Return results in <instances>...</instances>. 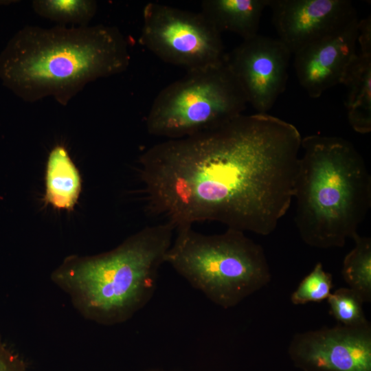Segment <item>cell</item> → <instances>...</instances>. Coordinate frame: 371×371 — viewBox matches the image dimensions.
<instances>
[{"mask_svg": "<svg viewBox=\"0 0 371 371\" xmlns=\"http://www.w3.org/2000/svg\"><path fill=\"white\" fill-rule=\"evenodd\" d=\"M302 139L257 113L152 146L139 158L147 210L175 229L214 221L269 235L293 199Z\"/></svg>", "mask_w": 371, "mask_h": 371, "instance_id": "obj_1", "label": "cell"}, {"mask_svg": "<svg viewBox=\"0 0 371 371\" xmlns=\"http://www.w3.org/2000/svg\"><path fill=\"white\" fill-rule=\"evenodd\" d=\"M130 61L116 27L26 25L0 53V80L25 102L51 97L67 106L87 84L124 72Z\"/></svg>", "mask_w": 371, "mask_h": 371, "instance_id": "obj_2", "label": "cell"}, {"mask_svg": "<svg viewBox=\"0 0 371 371\" xmlns=\"http://www.w3.org/2000/svg\"><path fill=\"white\" fill-rule=\"evenodd\" d=\"M301 148L293 196L297 231L311 247H341L371 207V176L361 155L342 137L308 135Z\"/></svg>", "mask_w": 371, "mask_h": 371, "instance_id": "obj_3", "label": "cell"}, {"mask_svg": "<svg viewBox=\"0 0 371 371\" xmlns=\"http://www.w3.org/2000/svg\"><path fill=\"white\" fill-rule=\"evenodd\" d=\"M175 229L168 222L146 226L115 249L63 271L60 280L97 319L126 320L153 297Z\"/></svg>", "mask_w": 371, "mask_h": 371, "instance_id": "obj_4", "label": "cell"}, {"mask_svg": "<svg viewBox=\"0 0 371 371\" xmlns=\"http://www.w3.org/2000/svg\"><path fill=\"white\" fill-rule=\"evenodd\" d=\"M176 229L165 262L216 304L234 307L270 282L263 248L244 232L205 235L192 225Z\"/></svg>", "mask_w": 371, "mask_h": 371, "instance_id": "obj_5", "label": "cell"}, {"mask_svg": "<svg viewBox=\"0 0 371 371\" xmlns=\"http://www.w3.org/2000/svg\"><path fill=\"white\" fill-rule=\"evenodd\" d=\"M247 103L240 85L225 60L188 71L164 88L146 117V130L153 136L167 139L189 137L242 115Z\"/></svg>", "mask_w": 371, "mask_h": 371, "instance_id": "obj_6", "label": "cell"}, {"mask_svg": "<svg viewBox=\"0 0 371 371\" xmlns=\"http://www.w3.org/2000/svg\"><path fill=\"white\" fill-rule=\"evenodd\" d=\"M139 43L162 61L188 71L225 60L221 34L201 12L158 3L143 11Z\"/></svg>", "mask_w": 371, "mask_h": 371, "instance_id": "obj_7", "label": "cell"}, {"mask_svg": "<svg viewBox=\"0 0 371 371\" xmlns=\"http://www.w3.org/2000/svg\"><path fill=\"white\" fill-rule=\"evenodd\" d=\"M291 53L278 38L257 34L243 41L225 61L247 100L258 113H267L284 91Z\"/></svg>", "mask_w": 371, "mask_h": 371, "instance_id": "obj_8", "label": "cell"}, {"mask_svg": "<svg viewBox=\"0 0 371 371\" xmlns=\"http://www.w3.org/2000/svg\"><path fill=\"white\" fill-rule=\"evenodd\" d=\"M289 352L306 371H371V326L338 324L297 333Z\"/></svg>", "mask_w": 371, "mask_h": 371, "instance_id": "obj_9", "label": "cell"}, {"mask_svg": "<svg viewBox=\"0 0 371 371\" xmlns=\"http://www.w3.org/2000/svg\"><path fill=\"white\" fill-rule=\"evenodd\" d=\"M272 22L291 54L358 19L348 0H269Z\"/></svg>", "mask_w": 371, "mask_h": 371, "instance_id": "obj_10", "label": "cell"}, {"mask_svg": "<svg viewBox=\"0 0 371 371\" xmlns=\"http://www.w3.org/2000/svg\"><path fill=\"white\" fill-rule=\"evenodd\" d=\"M359 19L338 32L313 43L294 54V67L301 87L313 98L341 83L357 54Z\"/></svg>", "mask_w": 371, "mask_h": 371, "instance_id": "obj_11", "label": "cell"}, {"mask_svg": "<svg viewBox=\"0 0 371 371\" xmlns=\"http://www.w3.org/2000/svg\"><path fill=\"white\" fill-rule=\"evenodd\" d=\"M269 0H204L201 13L221 34L230 32L243 41L258 34L260 18Z\"/></svg>", "mask_w": 371, "mask_h": 371, "instance_id": "obj_12", "label": "cell"}, {"mask_svg": "<svg viewBox=\"0 0 371 371\" xmlns=\"http://www.w3.org/2000/svg\"><path fill=\"white\" fill-rule=\"evenodd\" d=\"M346 88L345 106L354 131L366 134L371 131V55L359 53L349 63L341 83Z\"/></svg>", "mask_w": 371, "mask_h": 371, "instance_id": "obj_13", "label": "cell"}, {"mask_svg": "<svg viewBox=\"0 0 371 371\" xmlns=\"http://www.w3.org/2000/svg\"><path fill=\"white\" fill-rule=\"evenodd\" d=\"M80 188V177L68 151L63 146H56L47 164V201L59 209H71L78 198Z\"/></svg>", "mask_w": 371, "mask_h": 371, "instance_id": "obj_14", "label": "cell"}, {"mask_svg": "<svg viewBox=\"0 0 371 371\" xmlns=\"http://www.w3.org/2000/svg\"><path fill=\"white\" fill-rule=\"evenodd\" d=\"M354 248L345 256L341 275L363 302H371V238L356 234Z\"/></svg>", "mask_w": 371, "mask_h": 371, "instance_id": "obj_15", "label": "cell"}, {"mask_svg": "<svg viewBox=\"0 0 371 371\" xmlns=\"http://www.w3.org/2000/svg\"><path fill=\"white\" fill-rule=\"evenodd\" d=\"M32 6L40 16L67 26L89 25L98 9L93 0H34Z\"/></svg>", "mask_w": 371, "mask_h": 371, "instance_id": "obj_16", "label": "cell"}, {"mask_svg": "<svg viewBox=\"0 0 371 371\" xmlns=\"http://www.w3.org/2000/svg\"><path fill=\"white\" fill-rule=\"evenodd\" d=\"M329 313L339 324L348 327H362L370 324L363 309L364 303L355 291L341 287L331 293L327 299Z\"/></svg>", "mask_w": 371, "mask_h": 371, "instance_id": "obj_17", "label": "cell"}, {"mask_svg": "<svg viewBox=\"0 0 371 371\" xmlns=\"http://www.w3.org/2000/svg\"><path fill=\"white\" fill-rule=\"evenodd\" d=\"M333 287L332 275L324 269L321 262H317L292 293L291 301L295 305L320 302L328 299Z\"/></svg>", "mask_w": 371, "mask_h": 371, "instance_id": "obj_18", "label": "cell"}, {"mask_svg": "<svg viewBox=\"0 0 371 371\" xmlns=\"http://www.w3.org/2000/svg\"><path fill=\"white\" fill-rule=\"evenodd\" d=\"M0 371H26L21 359L0 341Z\"/></svg>", "mask_w": 371, "mask_h": 371, "instance_id": "obj_19", "label": "cell"}, {"mask_svg": "<svg viewBox=\"0 0 371 371\" xmlns=\"http://www.w3.org/2000/svg\"><path fill=\"white\" fill-rule=\"evenodd\" d=\"M357 42L360 46V52L365 55H371V18L359 20L358 23Z\"/></svg>", "mask_w": 371, "mask_h": 371, "instance_id": "obj_20", "label": "cell"}]
</instances>
